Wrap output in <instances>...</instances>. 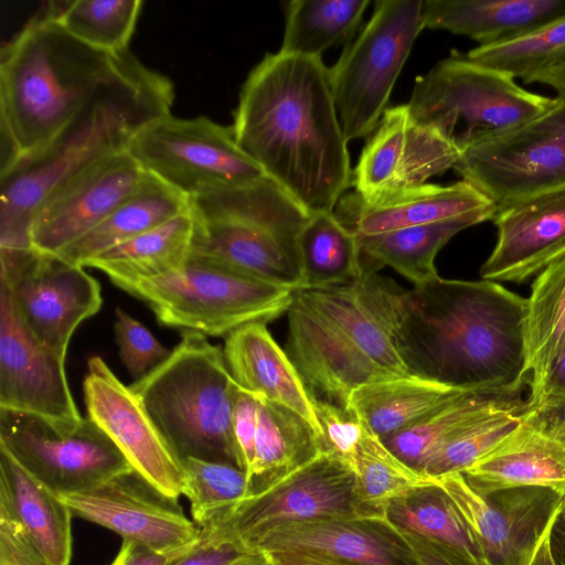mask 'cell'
<instances>
[{"mask_svg": "<svg viewBox=\"0 0 565 565\" xmlns=\"http://www.w3.org/2000/svg\"><path fill=\"white\" fill-rule=\"evenodd\" d=\"M171 81L130 51L118 72L39 152L0 173V248H29L34 214L60 183L88 166L127 150L150 122L167 116Z\"/></svg>", "mask_w": 565, "mask_h": 565, "instance_id": "obj_3", "label": "cell"}, {"mask_svg": "<svg viewBox=\"0 0 565 565\" xmlns=\"http://www.w3.org/2000/svg\"><path fill=\"white\" fill-rule=\"evenodd\" d=\"M565 17V0H425L423 26L446 30L478 46L524 36Z\"/></svg>", "mask_w": 565, "mask_h": 565, "instance_id": "obj_28", "label": "cell"}, {"mask_svg": "<svg viewBox=\"0 0 565 565\" xmlns=\"http://www.w3.org/2000/svg\"><path fill=\"white\" fill-rule=\"evenodd\" d=\"M423 0H377L358 38L329 68L347 141L371 135L423 26Z\"/></svg>", "mask_w": 565, "mask_h": 565, "instance_id": "obj_9", "label": "cell"}, {"mask_svg": "<svg viewBox=\"0 0 565 565\" xmlns=\"http://www.w3.org/2000/svg\"><path fill=\"white\" fill-rule=\"evenodd\" d=\"M465 55L476 63L526 82L565 62V17L524 36L500 44L477 46Z\"/></svg>", "mask_w": 565, "mask_h": 565, "instance_id": "obj_42", "label": "cell"}, {"mask_svg": "<svg viewBox=\"0 0 565 565\" xmlns=\"http://www.w3.org/2000/svg\"><path fill=\"white\" fill-rule=\"evenodd\" d=\"M191 254L269 282L303 286L298 238L309 213L267 175L190 199Z\"/></svg>", "mask_w": 565, "mask_h": 565, "instance_id": "obj_5", "label": "cell"}, {"mask_svg": "<svg viewBox=\"0 0 565 565\" xmlns=\"http://www.w3.org/2000/svg\"><path fill=\"white\" fill-rule=\"evenodd\" d=\"M241 565H274L267 553L256 551L250 554Z\"/></svg>", "mask_w": 565, "mask_h": 565, "instance_id": "obj_57", "label": "cell"}, {"mask_svg": "<svg viewBox=\"0 0 565 565\" xmlns=\"http://www.w3.org/2000/svg\"><path fill=\"white\" fill-rule=\"evenodd\" d=\"M189 207L190 199L147 173L136 192L57 255L84 267L94 256L168 222Z\"/></svg>", "mask_w": 565, "mask_h": 565, "instance_id": "obj_33", "label": "cell"}, {"mask_svg": "<svg viewBox=\"0 0 565 565\" xmlns=\"http://www.w3.org/2000/svg\"><path fill=\"white\" fill-rule=\"evenodd\" d=\"M64 361L31 334L0 285V407L57 423L81 422Z\"/></svg>", "mask_w": 565, "mask_h": 565, "instance_id": "obj_22", "label": "cell"}, {"mask_svg": "<svg viewBox=\"0 0 565 565\" xmlns=\"http://www.w3.org/2000/svg\"><path fill=\"white\" fill-rule=\"evenodd\" d=\"M257 397L236 386L232 406V429L239 459V467L248 475L255 456L257 433Z\"/></svg>", "mask_w": 565, "mask_h": 565, "instance_id": "obj_48", "label": "cell"}, {"mask_svg": "<svg viewBox=\"0 0 565 565\" xmlns=\"http://www.w3.org/2000/svg\"><path fill=\"white\" fill-rule=\"evenodd\" d=\"M436 480L463 516L486 565H527L565 502V495L542 487H515L481 494L461 472Z\"/></svg>", "mask_w": 565, "mask_h": 565, "instance_id": "obj_15", "label": "cell"}, {"mask_svg": "<svg viewBox=\"0 0 565 565\" xmlns=\"http://www.w3.org/2000/svg\"><path fill=\"white\" fill-rule=\"evenodd\" d=\"M530 381L510 386L469 390L416 424L382 439L411 468L423 473L427 461L447 443L477 422L527 404Z\"/></svg>", "mask_w": 565, "mask_h": 565, "instance_id": "obj_29", "label": "cell"}, {"mask_svg": "<svg viewBox=\"0 0 565 565\" xmlns=\"http://www.w3.org/2000/svg\"><path fill=\"white\" fill-rule=\"evenodd\" d=\"M89 417L113 440L131 468L163 494L183 495V462L168 445L130 386L93 356L83 383Z\"/></svg>", "mask_w": 565, "mask_h": 565, "instance_id": "obj_17", "label": "cell"}, {"mask_svg": "<svg viewBox=\"0 0 565 565\" xmlns=\"http://www.w3.org/2000/svg\"><path fill=\"white\" fill-rule=\"evenodd\" d=\"M0 448L57 494L85 492L134 470L89 417L64 424L0 407Z\"/></svg>", "mask_w": 565, "mask_h": 565, "instance_id": "obj_11", "label": "cell"}, {"mask_svg": "<svg viewBox=\"0 0 565 565\" xmlns=\"http://www.w3.org/2000/svg\"><path fill=\"white\" fill-rule=\"evenodd\" d=\"M0 285L15 313L46 349L65 358L76 328L103 303L98 281L57 254L36 248H0Z\"/></svg>", "mask_w": 565, "mask_h": 565, "instance_id": "obj_13", "label": "cell"}, {"mask_svg": "<svg viewBox=\"0 0 565 565\" xmlns=\"http://www.w3.org/2000/svg\"><path fill=\"white\" fill-rule=\"evenodd\" d=\"M146 177L125 150L66 179L38 207L31 225L32 247L60 253L104 221Z\"/></svg>", "mask_w": 565, "mask_h": 565, "instance_id": "obj_19", "label": "cell"}, {"mask_svg": "<svg viewBox=\"0 0 565 565\" xmlns=\"http://www.w3.org/2000/svg\"><path fill=\"white\" fill-rule=\"evenodd\" d=\"M565 344V256L532 281L524 323L525 373L530 376L529 408L541 396L550 370Z\"/></svg>", "mask_w": 565, "mask_h": 565, "instance_id": "obj_35", "label": "cell"}, {"mask_svg": "<svg viewBox=\"0 0 565 565\" xmlns=\"http://www.w3.org/2000/svg\"><path fill=\"white\" fill-rule=\"evenodd\" d=\"M497 243L481 279L522 284L565 256V188L497 211Z\"/></svg>", "mask_w": 565, "mask_h": 565, "instance_id": "obj_25", "label": "cell"}, {"mask_svg": "<svg viewBox=\"0 0 565 565\" xmlns=\"http://www.w3.org/2000/svg\"><path fill=\"white\" fill-rule=\"evenodd\" d=\"M295 294L380 366L409 376L398 349L406 290L395 281L377 273H363L349 281L300 288Z\"/></svg>", "mask_w": 565, "mask_h": 565, "instance_id": "obj_20", "label": "cell"}, {"mask_svg": "<svg viewBox=\"0 0 565 565\" xmlns=\"http://www.w3.org/2000/svg\"><path fill=\"white\" fill-rule=\"evenodd\" d=\"M183 467V495L190 502L191 515L198 526L226 512L248 495L247 476L234 465L186 458Z\"/></svg>", "mask_w": 565, "mask_h": 565, "instance_id": "obj_43", "label": "cell"}, {"mask_svg": "<svg viewBox=\"0 0 565 565\" xmlns=\"http://www.w3.org/2000/svg\"><path fill=\"white\" fill-rule=\"evenodd\" d=\"M0 565H47L21 526L0 512Z\"/></svg>", "mask_w": 565, "mask_h": 565, "instance_id": "obj_49", "label": "cell"}, {"mask_svg": "<svg viewBox=\"0 0 565 565\" xmlns=\"http://www.w3.org/2000/svg\"><path fill=\"white\" fill-rule=\"evenodd\" d=\"M223 352L230 373L241 388L292 409L321 438L312 397L265 323L248 324L227 335Z\"/></svg>", "mask_w": 565, "mask_h": 565, "instance_id": "obj_27", "label": "cell"}, {"mask_svg": "<svg viewBox=\"0 0 565 565\" xmlns=\"http://www.w3.org/2000/svg\"><path fill=\"white\" fill-rule=\"evenodd\" d=\"M525 83L547 85L556 90L557 97L565 98V62L532 76Z\"/></svg>", "mask_w": 565, "mask_h": 565, "instance_id": "obj_54", "label": "cell"}, {"mask_svg": "<svg viewBox=\"0 0 565 565\" xmlns=\"http://www.w3.org/2000/svg\"><path fill=\"white\" fill-rule=\"evenodd\" d=\"M127 152L146 173L188 199L266 177L239 148L232 126L203 116L158 118L134 137Z\"/></svg>", "mask_w": 565, "mask_h": 565, "instance_id": "obj_10", "label": "cell"}, {"mask_svg": "<svg viewBox=\"0 0 565 565\" xmlns=\"http://www.w3.org/2000/svg\"><path fill=\"white\" fill-rule=\"evenodd\" d=\"M461 473L481 494L542 487L565 495V407L527 408L503 440Z\"/></svg>", "mask_w": 565, "mask_h": 565, "instance_id": "obj_23", "label": "cell"}, {"mask_svg": "<svg viewBox=\"0 0 565 565\" xmlns=\"http://www.w3.org/2000/svg\"><path fill=\"white\" fill-rule=\"evenodd\" d=\"M369 3V0L289 1L279 52L321 58L326 50L353 36Z\"/></svg>", "mask_w": 565, "mask_h": 565, "instance_id": "obj_39", "label": "cell"}, {"mask_svg": "<svg viewBox=\"0 0 565 565\" xmlns=\"http://www.w3.org/2000/svg\"><path fill=\"white\" fill-rule=\"evenodd\" d=\"M553 522L551 523V525L547 527L542 539L540 540L527 565H555L550 550V531Z\"/></svg>", "mask_w": 565, "mask_h": 565, "instance_id": "obj_56", "label": "cell"}, {"mask_svg": "<svg viewBox=\"0 0 565 565\" xmlns=\"http://www.w3.org/2000/svg\"><path fill=\"white\" fill-rule=\"evenodd\" d=\"M247 547L296 552L337 565H422L386 519L323 518L282 523L252 540Z\"/></svg>", "mask_w": 565, "mask_h": 565, "instance_id": "obj_24", "label": "cell"}, {"mask_svg": "<svg viewBox=\"0 0 565 565\" xmlns=\"http://www.w3.org/2000/svg\"><path fill=\"white\" fill-rule=\"evenodd\" d=\"M256 397L258 420L247 497L269 490L323 452L320 436L305 418L284 405Z\"/></svg>", "mask_w": 565, "mask_h": 565, "instance_id": "obj_31", "label": "cell"}, {"mask_svg": "<svg viewBox=\"0 0 565 565\" xmlns=\"http://www.w3.org/2000/svg\"><path fill=\"white\" fill-rule=\"evenodd\" d=\"M287 355L312 398L349 409L360 387L396 377L296 296L288 311Z\"/></svg>", "mask_w": 565, "mask_h": 565, "instance_id": "obj_21", "label": "cell"}, {"mask_svg": "<svg viewBox=\"0 0 565 565\" xmlns=\"http://www.w3.org/2000/svg\"><path fill=\"white\" fill-rule=\"evenodd\" d=\"M537 407H565V344L550 370L537 404L532 408Z\"/></svg>", "mask_w": 565, "mask_h": 565, "instance_id": "obj_51", "label": "cell"}, {"mask_svg": "<svg viewBox=\"0 0 565 565\" xmlns=\"http://www.w3.org/2000/svg\"><path fill=\"white\" fill-rule=\"evenodd\" d=\"M529 403L490 415L471 425L441 447L425 465L431 478L462 472L503 440L521 422Z\"/></svg>", "mask_w": 565, "mask_h": 565, "instance_id": "obj_44", "label": "cell"}, {"mask_svg": "<svg viewBox=\"0 0 565 565\" xmlns=\"http://www.w3.org/2000/svg\"><path fill=\"white\" fill-rule=\"evenodd\" d=\"M417 376H396L366 384L350 397L349 409L381 439L403 430L465 393Z\"/></svg>", "mask_w": 565, "mask_h": 565, "instance_id": "obj_34", "label": "cell"}, {"mask_svg": "<svg viewBox=\"0 0 565 565\" xmlns=\"http://www.w3.org/2000/svg\"><path fill=\"white\" fill-rule=\"evenodd\" d=\"M323 451L344 461L352 470L365 424L352 411L312 398Z\"/></svg>", "mask_w": 565, "mask_h": 565, "instance_id": "obj_46", "label": "cell"}, {"mask_svg": "<svg viewBox=\"0 0 565 565\" xmlns=\"http://www.w3.org/2000/svg\"><path fill=\"white\" fill-rule=\"evenodd\" d=\"M194 222L189 210L88 259L119 288L179 270L190 257Z\"/></svg>", "mask_w": 565, "mask_h": 565, "instance_id": "obj_32", "label": "cell"}, {"mask_svg": "<svg viewBox=\"0 0 565 565\" xmlns=\"http://www.w3.org/2000/svg\"><path fill=\"white\" fill-rule=\"evenodd\" d=\"M550 550L555 565H565V502L550 531Z\"/></svg>", "mask_w": 565, "mask_h": 565, "instance_id": "obj_53", "label": "cell"}, {"mask_svg": "<svg viewBox=\"0 0 565 565\" xmlns=\"http://www.w3.org/2000/svg\"><path fill=\"white\" fill-rule=\"evenodd\" d=\"M484 222L468 216L390 232L359 235L363 255V273H377L390 266L411 280L414 286L437 278L435 257L440 248L457 233Z\"/></svg>", "mask_w": 565, "mask_h": 565, "instance_id": "obj_36", "label": "cell"}, {"mask_svg": "<svg viewBox=\"0 0 565 565\" xmlns=\"http://www.w3.org/2000/svg\"><path fill=\"white\" fill-rule=\"evenodd\" d=\"M236 386L223 350L203 334L183 332L169 356L130 388L182 462L241 468L232 429Z\"/></svg>", "mask_w": 565, "mask_h": 565, "instance_id": "obj_6", "label": "cell"}, {"mask_svg": "<svg viewBox=\"0 0 565 565\" xmlns=\"http://www.w3.org/2000/svg\"><path fill=\"white\" fill-rule=\"evenodd\" d=\"M460 150L438 130L418 124L407 104L388 107L370 135L353 170L364 200L418 186L454 168Z\"/></svg>", "mask_w": 565, "mask_h": 565, "instance_id": "obj_18", "label": "cell"}, {"mask_svg": "<svg viewBox=\"0 0 565 565\" xmlns=\"http://www.w3.org/2000/svg\"><path fill=\"white\" fill-rule=\"evenodd\" d=\"M239 148L309 213L333 212L353 171L321 58L267 53L242 86Z\"/></svg>", "mask_w": 565, "mask_h": 565, "instance_id": "obj_1", "label": "cell"}, {"mask_svg": "<svg viewBox=\"0 0 565 565\" xmlns=\"http://www.w3.org/2000/svg\"><path fill=\"white\" fill-rule=\"evenodd\" d=\"M73 516L87 520L163 555L174 556L199 537V526L178 503L135 470L85 491L58 494Z\"/></svg>", "mask_w": 565, "mask_h": 565, "instance_id": "obj_16", "label": "cell"}, {"mask_svg": "<svg viewBox=\"0 0 565 565\" xmlns=\"http://www.w3.org/2000/svg\"><path fill=\"white\" fill-rule=\"evenodd\" d=\"M114 323L120 359L138 381L160 365L170 354L154 335L125 310L117 308Z\"/></svg>", "mask_w": 565, "mask_h": 565, "instance_id": "obj_45", "label": "cell"}, {"mask_svg": "<svg viewBox=\"0 0 565 565\" xmlns=\"http://www.w3.org/2000/svg\"><path fill=\"white\" fill-rule=\"evenodd\" d=\"M265 553L268 554L274 565H337L296 552L275 551Z\"/></svg>", "mask_w": 565, "mask_h": 565, "instance_id": "obj_55", "label": "cell"}, {"mask_svg": "<svg viewBox=\"0 0 565 565\" xmlns=\"http://www.w3.org/2000/svg\"><path fill=\"white\" fill-rule=\"evenodd\" d=\"M385 519L397 530L443 545L470 565H486L472 532L437 480L393 500Z\"/></svg>", "mask_w": 565, "mask_h": 565, "instance_id": "obj_37", "label": "cell"}, {"mask_svg": "<svg viewBox=\"0 0 565 565\" xmlns=\"http://www.w3.org/2000/svg\"><path fill=\"white\" fill-rule=\"evenodd\" d=\"M354 480L353 470L344 461L323 451L275 487L241 500L207 522L247 547L252 540L278 524L362 518Z\"/></svg>", "mask_w": 565, "mask_h": 565, "instance_id": "obj_14", "label": "cell"}, {"mask_svg": "<svg viewBox=\"0 0 565 565\" xmlns=\"http://www.w3.org/2000/svg\"><path fill=\"white\" fill-rule=\"evenodd\" d=\"M353 472L354 497L362 518L367 519H385L386 508L393 500L436 482V478L416 471L396 457L367 427Z\"/></svg>", "mask_w": 565, "mask_h": 565, "instance_id": "obj_40", "label": "cell"}, {"mask_svg": "<svg viewBox=\"0 0 565 565\" xmlns=\"http://www.w3.org/2000/svg\"><path fill=\"white\" fill-rule=\"evenodd\" d=\"M306 287L352 280L363 274V255L356 235L333 212L311 213L298 238Z\"/></svg>", "mask_w": 565, "mask_h": 565, "instance_id": "obj_38", "label": "cell"}, {"mask_svg": "<svg viewBox=\"0 0 565 565\" xmlns=\"http://www.w3.org/2000/svg\"><path fill=\"white\" fill-rule=\"evenodd\" d=\"M142 3L140 0L54 1L45 10L79 41L118 54L129 50Z\"/></svg>", "mask_w": 565, "mask_h": 565, "instance_id": "obj_41", "label": "cell"}, {"mask_svg": "<svg viewBox=\"0 0 565 565\" xmlns=\"http://www.w3.org/2000/svg\"><path fill=\"white\" fill-rule=\"evenodd\" d=\"M398 531L413 548L422 565H470L438 543L413 533Z\"/></svg>", "mask_w": 565, "mask_h": 565, "instance_id": "obj_50", "label": "cell"}, {"mask_svg": "<svg viewBox=\"0 0 565 565\" xmlns=\"http://www.w3.org/2000/svg\"><path fill=\"white\" fill-rule=\"evenodd\" d=\"M333 213L354 234L370 235L468 216L492 221L497 207L461 180L449 185L425 183L373 200L355 191L344 193Z\"/></svg>", "mask_w": 565, "mask_h": 565, "instance_id": "obj_26", "label": "cell"}, {"mask_svg": "<svg viewBox=\"0 0 565 565\" xmlns=\"http://www.w3.org/2000/svg\"><path fill=\"white\" fill-rule=\"evenodd\" d=\"M199 529L198 540L173 556L167 565H241L256 552L225 536L211 522L200 525Z\"/></svg>", "mask_w": 565, "mask_h": 565, "instance_id": "obj_47", "label": "cell"}, {"mask_svg": "<svg viewBox=\"0 0 565 565\" xmlns=\"http://www.w3.org/2000/svg\"><path fill=\"white\" fill-rule=\"evenodd\" d=\"M518 85L514 77L454 53L415 82L407 107L460 152L508 132L555 103Z\"/></svg>", "mask_w": 565, "mask_h": 565, "instance_id": "obj_8", "label": "cell"}, {"mask_svg": "<svg viewBox=\"0 0 565 565\" xmlns=\"http://www.w3.org/2000/svg\"><path fill=\"white\" fill-rule=\"evenodd\" d=\"M526 298L491 280L437 277L406 290L398 333L412 376L478 390L525 373Z\"/></svg>", "mask_w": 565, "mask_h": 565, "instance_id": "obj_2", "label": "cell"}, {"mask_svg": "<svg viewBox=\"0 0 565 565\" xmlns=\"http://www.w3.org/2000/svg\"><path fill=\"white\" fill-rule=\"evenodd\" d=\"M172 557L156 553L136 542L122 540L118 554L109 565H167Z\"/></svg>", "mask_w": 565, "mask_h": 565, "instance_id": "obj_52", "label": "cell"}, {"mask_svg": "<svg viewBox=\"0 0 565 565\" xmlns=\"http://www.w3.org/2000/svg\"><path fill=\"white\" fill-rule=\"evenodd\" d=\"M113 54L79 41L45 10L0 53V173L47 146L120 68Z\"/></svg>", "mask_w": 565, "mask_h": 565, "instance_id": "obj_4", "label": "cell"}, {"mask_svg": "<svg viewBox=\"0 0 565 565\" xmlns=\"http://www.w3.org/2000/svg\"><path fill=\"white\" fill-rule=\"evenodd\" d=\"M121 289L145 301L160 324L205 337L266 324L287 312L295 298L290 288L193 254L172 274Z\"/></svg>", "mask_w": 565, "mask_h": 565, "instance_id": "obj_7", "label": "cell"}, {"mask_svg": "<svg viewBox=\"0 0 565 565\" xmlns=\"http://www.w3.org/2000/svg\"><path fill=\"white\" fill-rule=\"evenodd\" d=\"M454 169L497 211L565 188V98L508 132L460 152Z\"/></svg>", "mask_w": 565, "mask_h": 565, "instance_id": "obj_12", "label": "cell"}, {"mask_svg": "<svg viewBox=\"0 0 565 565\" xmlns=\"http://www.w3.org/2000/svg\"><path fill=\"white\" fill-rule=\"evenodd\" d=\"M0 512L21 526L47 565H70L73 548L70 508L1 448Z\"/></svg>", "mask_w": 565, "mask_h": 565, "instance_id": "obj_30", "label": "cell"}]
</instances>
